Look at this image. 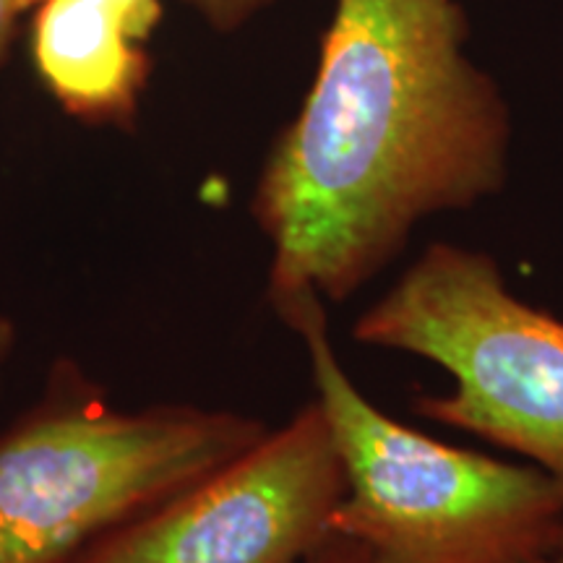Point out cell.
Masks as SVG:
<instances>
[{"instance_id": "obj_1", "label": "cell", "mask_w": 563, "mask_h": 563, "mask_svg": "<svg viewBox=\"0 0 563 563\" xmlns=\"http://www.w3.org/2000/svg\"><path fill=\"white\" fill-rule=\"evenodd\" d=\"M464 34L454 0H334L313 87L251 201L274 313L300 298L344 302L422 220L501 191L509 108Z\"/></svg>"}, {"instance_id": "obj_2", "label": "cell", "mask_w": 563, "mask_h": 563, "mask_svg": "<svg viewBox=\"0 0 563 563\" xmlns=\"http://www.w3.org/2000/svg\"><path fill=\"white\" fill-rule=\"evenodd\" d=\"M277 316L306 344L344 467L332 532L376 563H530L563 543V488L551 475L446 446L378 410L342 368L321 298Z\"/></svg>"}, {"instance_id": "obj_3", "label": "cell", "mask_w": 563, "mask_h": 563, "mask_svg": "<svg viewBox=\"0 0 563 563\" xmlns=\"http://www.w3.org/2000/svg\"><path fill=\"white\" fill-rule=\"evenodd\" d=\"M266 433L264 420L230 410H123L58 357L40 397L0 428V563H70Z\"/></svg>"}, {"instance_id": "obj_4", "label": "cell", "mask_w": 563, "mask_h": 563, "mask_svg": "<svg viewBox=\"0 0 563 563\" xmlns=\"http://www.w3.org/2000/svg\"><path fill=\"white\" fill-rule=\"evenodd\" d=\"M352 340L441 365L454 389L412 412L522 454L563 488V321L517 298L488 253L431 243Z\"/></svg>"}, {"instance_id": "obj_5", "label": "cell", "mask_w": 563, "mask_h": 563, "mask_svg": "<svg viewBox=\"0 0 563 563\" xmlns=\"http://www.w3.org/2000/svg\"><path fill=\"white\" fill-rule=\"evenodd\" d=\"M347 493L316 397L249 452L104 532L70 563H302Z\"/></svg>"}, {"instance_id": "obj_6", "label": "cell", "mask_w": 563, "mask_h": 563, "mask_svg": "<svg viewBox=\"0 0 563 563\" xmlns=\"http://www.w3.org/2000/svg\"><path fill=\"white\" fill-rule=\"evenodd\" d=\"M30 51L42 87L76 121L131 129L152 60L121 13L97 0H37Z\"/></svg>"}, {"instance_id": "obj_7", "label": "cell", "mask_w": 563, "mask_h": 563, "mask_svg": "<svg viewBox=\"0 0 563 563\" xmlns=\"http://www.w3.org/2000/svg\"><path fill=\"white\" fill-rule=\"evenodd\" d=\"M217 32H232L262 13L272 0H186Z\"/></svg>"}, {"instance_id": "obj_8", "label": "cell", "mask_w": 563, "mask_h": 563, "mask_svg": "<svg viewBox=\"0 0 563 563\" xmlns=\"http://www.w3.org/2000/svg\"><path fill=\"white\" fill-rule=\"evenodd\" d=\"M97 3L121 13L141 42H150L162 19V0H97Z\"/></svg>"}, {"instance_id": "obj_9", "label": "cell", "mask_w": 563, "mask_h": 563, "mask_svg": "<svg viewBox=\"0 0 563 563\" xmlns=\"http://www.w3.org/2000/svg\"><path fill=\"white\" fill-rule=\"evenodd\" d=\"M302 563H376V559H373L368 548L357 543V540L329 532L327 538L321 540V545Z\"/></svg>"}, {"instance_id": "obj_10", "label": "cell", "mask_w": 563, "mask_h": 563, "mask_svg": "<svg viewBox=\"0 0 563 563\" xmlns=\"http://www.w3.org/2000/svg\"><path fill=\"white\" fill-rule=\"evenodd\" d=\"M11 37H13V34H5V37H0V66H3L5 53H9ZM16 344H19L16 323H13L11 319H5V316H0V365H3L13 355Z\"/></svg>"}, {"instance_id": "obj_11", "label": "cell", "mask_w": 563, "mask_h": 563, "mask_svg": "<svg viewBox=\"0 0 563 563\" xmlns=\"http://www.w3.org/2000/svg\"><path fill=\"white\" fill-rule=\"evenodd\" d=\"M34 3H37V0H0V37L13 34L21 13L32 9Z\"/></svg>"}, {"instance_id": "obj_12", "label": "cell", "mask_w": 563, "mask_h": 563, "mask_svg": "<svg viewBox=\"0 0 563 563\" xmlns=\"http://www.w3.org/2000/svg\"><path fill=\"white\" fill-rule=\"evenodd\" d=\"M530 563H563V543H561L559 548H555V551L540 555V559H534V561H530Z\"/></svg>"}]
</instances>
